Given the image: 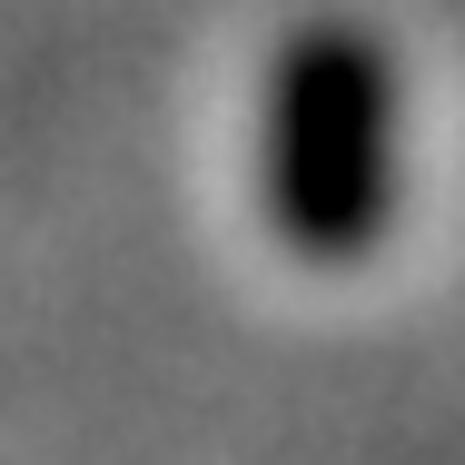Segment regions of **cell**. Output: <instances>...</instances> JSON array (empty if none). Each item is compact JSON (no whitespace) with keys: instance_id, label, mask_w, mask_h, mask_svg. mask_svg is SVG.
I'll list each match as a JSON object with an SVG mask.
<instances>
[{"instance_id":"obj_1","label":"cell","mask_w":465,"mask_h":465,"mask_svg":"<svg viewBox=\"0 0 465 465\" xmlns=\"http://www.w3.org/2000/svg\"><path fill=\"white\" fill-rule=\"evenodd\" d=\"M406 208V60L357 10H307L258 70V218L297 268H367Z\"/></svg>"}]
</instances>
